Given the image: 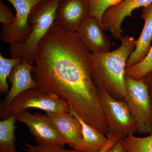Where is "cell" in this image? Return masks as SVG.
<instances>
[{
    "label": "cell",
    "instance_id": "1",
    "mask_svg": "<svg viewBox=\"0 0 152 152\" xmlns=\"http://www.w3.org/2000/svg\"><path fill=\"white\" fill-rule=\"evenodd\" d=\"M91 53L76 35L55 23L38 45L32 75L39 88L62 98L105 135L108 126L90 64Z\"/></svg>",
    "mask_w": 152,
    "mask_h": 152
},
{
    "label": "cell",
    "instance_id": "2",
    "mask_svg": "<svg viewBox=\"0 0 152 152\" xmlns=\"http://www.w3.org/2000/svg\"><path fill=\"white\" fill-rule=\"evenodd\" d=\"M121 40V46L112 51L91 53L90 61L97 88L105 90L115 99L124 100L127 62L135 49L137 40L126 36Z\"/></svg>",
    "mask_w": 152,
    "mask_h": 152
},
{
    "label": "cell",
    "instance_id": "3",
    "mask_svg": "<svg viewBox=\"0 0 152 152\" xmlns=\"http://www.w3.org/2000/svg\"><path fill=\"white\" fill-rule=\"evenodd\" d=\"M61 0H44L34 7L30 12L29 35L20 45H10L11 58H22L34 65V57L38 45L56 22V15Z\"/></svg>",
    "mask_w": 152,
    "mask_h": 152
},
{
    "label": "cell",
    "instance_id": "4",
    "mask_svg": "<svg viewBox=\"0 0 152 152\" xmlns=\"http://www.w3.org/2000/svg\"><path fill=\"white\" fill-rule=\"evenodd\" d=\"M126 83L124 100L135 123L137 132L149 135L152 133V117L148 87L142 80L126 75Z\"/></svg>",
    "mask_w": 152,
    "mask_h": 152
},
{
    "label": "cell",
    "instance_id": "5",
    "mask_svg": "<svg viewBox=\"0 0 152 152\" xmlns=\"http://www.w3.org/2000/svg\"><path fill=\"white\" fill-rule=\"evenodd\" d=\"M108 126L107 134L124 139L137 132L135 123L124 100H118L105 90L97 88Z\"/></svg>",
    "mask_w": 152,
    "mask_h": 152
},
{
    "label": "cell",
    "instance_id": "6",
    "mask_svg": "<svg viewBox=\"0 0 152 152\" xmlns=\"http://www.w3.org/2000/svg\"><path fill=\"white\" fill-rule=\"evenodd\" d=\"M31 108L40 109L45 113L62 114L70 113L71 107L62 98L36 88L19 95L12 103L10 110L11 113L17 115Z\"/></svg>",
    "mask_w": 152,
    "mask_h": 152
},
{
    "label": "cell",
    "instance_id": "7",
    "mask_svg": "<svg viewBox=\"0 0 152 152\" xmlns=\"http://www.w3.org/2000/svg\"><path fill=\"white\" fill-rule=\"evenodd\" d=\"M15 115L17 121L26 125L38 145H56L64 146L67 145L65 139L46 114H31L26 111Z\"/></svg>",
    "mask_w": 152,
    "mask_h": 152
},
{
    "label": "cell",
    "instance_id": "8",
    "mask_svg": "<svg viewBox=\"0 0 152 152\" xmlns=\"http://www.w3.org/2000/svg\"><path fill=\"white\" fill-rule=\"evenodd\" d=\"M10 3L16 11L13 23L2 28L1 39L10 45H20L27 39L31 32L29 16L36 4L44 0H7Z\"/></svg>",
    "mask_w": 152,
    "mask_h": 152
},
{
    "label": "cell",
    "instance_id": "9",
    "mask_svg": "<svg viewBox=\"0 0 152 152\" xmlns=\"http://www.w3.org/2000/svg\"><path fill=\"white\" fill-rule=\"evenodd\" d=\"M33 65L23 58L11 72L8 78L11 87L0 105V118L2 120L10 115L11 104L19 95L27 90L37 88L32 73Z\"/></svg>",
    "mask_w": 152,
    "mask_h": 152
},
{
    "label": "cell",
    "instance_id": "10",
    "mask_svg": "<svg viewBox=\"0 0 152 152\" xmlns=\"http://www.w3.org/2000/svg\"><path fill=\"white\" fill-rule=\"evenodd\" d=\"M151 3L152 0H123L104 12L102 19L103 29L110 32L115 39L121 40L123 32L122 25L124 20L128 17H132L135 10Z\"/></svg>",
    "mask_w": 152,
    "mask_h": 152
},
{
    "label": "cell",
    "instance_id": "11",
    "mask_svg": "<svg viewBox=\"0 0 152 152\" xmlns=\"http://www.w3.org/2000/svg\"><path fill=\"white\" fill-rule=\"evenodd\" d=\"M89 15L87 0H61L57 8L56 23L68 31L76 33Z\"/></svg>",
    "mask_w": 152,
    "mask_h": 152
},
{
    "label": "cell",
    "instance_id": "12",
    "mask_svg": "<svg viewBox=\"0 0 152 152\" xmlns=\"http://www.w3.org/2000/svg\"><path fill=\"white\" fill-rule=\"evenodd\" d=\"M103 31L99 21L90 15L76 34L91 53H101L110 51L111 48L110 42Z\"/></svg>",
    "mask_w": 152,
    "mask_h": 152
},
{
    "label": "cell",
    "instance_id": "13",
    "mask_svg": "<svg viewBox=\"0 0 152 152\" xmlns=\"http://www.w3.org/2000/svg\"><path fill=\"white\" fill-rule=\"evenodd\" d=\"M51 119L60 134L72 148L82 152L83 135L82 126L78 119L69 113H45Z\"/></svg>",
    "mask_w": 152,
    "mask_h": 152
},
{
    "label": "cell",
    "instance_id": "14",
    "mask_svg": "<svg viewBox=\"0 0 152 152\" xmlns=\"http://www.w3.org/2000/svg\"><path fill=\"white\" fill-rule=\"evenodd\" d=\"M142 18L144 25L140 35L137 40L134 50L129 57L126 68L137 64L143 59L151 47L152 41V3L142 8Z\"/></svg>",
    "mask_w": 152,
    "mask_h": 152
},
{
    "label": "cell",
    "instance_id": "15",
    "mask_svg": "<svg viewBox=\"0 0 152 152\" xmlns=\"http://www.w3.org/2000/svg\"><path fill=\"white\" fill-rule=\"evenodd\" d=\"M70 113L76 117L80 123L83 135L82 152H100L107 143V136L96 128L81 118L70 104Z\"/></svg>",
    "mask_w": 152,
    "mask_h": 152
},
{
    "label": "cell",
    "instance_id": "16",
    "mask_svg": "<svg viewBox=\"0 0 152 152\" xmlns=\"http://www.w3.org/2000/svg\"><path fill=\"white\" fill-rule=\"evenodd\" d=\"M16 121L15 115L11 114L0 121V152H17L15 145Z\"/></svg>",
    "mask_w": 152,
    "mask_h": 152
},
{
    "label": "cell",
    "instance_id": "17",
    "mask_svg": "<svg viewBox=\"0 0 152 152\" xmlns=\"http://www.w3.org/2000/svg\"><path fill=\"white\" fill-rule=\"evenodd\" d=\"M127 152H152V133L145 137L130 134L124 139Z\"/></svg>",
    "mask_w": 152,
    "mask_h": 152
},
{
    "label": "cell",
    "instance_id": "18",
    "mask_svg": "<svg viewBox=\"0 0 152 152\" xmlns=\"http://www.w3.org/2000/svg\"><path fill=\"white\" fill-rule=\"evenodd\" d=\"M22 58H4L0 54V92L2 94H7L9 91L7 79L15 66L21 62Z\"/></svg>",
    "mask_w": 152,
    "mask_h": 152
},
{
    "label": "cell",
    "instance_id": "19",
    "mask_svg": "<svg viewBox=\"0 0 152 152\" xmlns=\"http://www.w3.org/2000/svg\"><path fill=\"white\" fill-rule=\"evenodd\" d=\"M152 72V45L150 51L140 62L126 68V75L135 80H142Z\"/></svg>",
    "mask_w": 152,
    "mask_h": 152
},
{
    "label": "cell",
    "instance_id": "20",
    "mask_svg": "<svg viewBox=\"0 0 152 152\" xmlns=\"http://www.w3.org/2000/svg\"><path fill=\"white\" fill-rule=\"evenodd\" d=\"M89 7L90 15L94 17L102 25V19L105 12L123 0H87Z\"/></svg>",
    "mask_w": 152,
    "mask_h": 152
},
{
    "label": "cell",
    "instance_id": "21",
    "mask_svg": "<svg viewBox=\"0 0 152 152\" xmlns=\"http://www.w3.org/2000/svg\"><path fill=\"white\" fill-rule=\"evenodd\" d=\"M22 149L26 152H81L75 149H66L64 146L56 145H33L25 142Z\"/></svg>",
    "mask_w": 152,
    "mask_h": 152
},
{
    "label": "cell",
    "instance_id": "22",
    "mask_svg": "<svg viewBox=\"0 0 152 152\" xmlns=\"http://www.w3.org/2000/svg\"><path fill=\"white\" fill-rule=\"evenodd\" d=\"M15 15L7 6L0 0V22L2 28L8 26L13 23Z\"/></svg>",
    "mask_w": 152,
    "mask_h": 152
},
{
    "label": "cell",
    "instance_id": "23",
    "mask_svg": "<svg viewBox=\"0 0 152 152\" xmlns=\"http://www.w3.org/2000/svg\"><path fill=\"white\" fill-rule=\"evenodd\" d=\"M106 136L108 139L107 143L100 152H107L110 148L113 146L119 140L121 139H122L119 136H113L109 134L107 135Z\"/></svg>",
    "mask_w": 152,
    "mask_h": 152
},
{
    "label": "cell",
    "instance_id": "24",
    "mask_svg": "<svg viewBox=\"0 0 152 152\" xmlns=\"http://www.w3.org/2000/svg\"><path fill=\"white\" fill-rule=\"evenodd\" d=\"M142 80H143L148 87L149 94L152 117V72L148 74Z\"/></svg>",
    "mask_w": 152,
    "mask_h": 152
},
{
    "label": "cell",
    "instance_id": "25",
    "mask_svg": "<svg viewBox=\"0 0 152 152\" xmlns=\"http://www.w3.org/2000/svg\"><path fill=\"white\" fill-rule=\"evenodd\" d=\"M107 152H127L124 139H121Z\"/></svg>",
    "mask_w": 152,
    "mask_h": 152
}]
</instances>
